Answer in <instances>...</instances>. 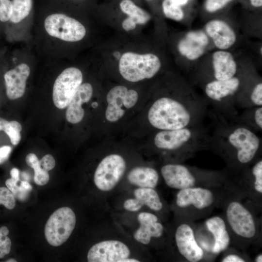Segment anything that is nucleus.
<instances>
[{
	"label": "nucleus",
	"mask_w": 262,
	"mask_h": 262,
	"mask_svg": "<svg viewBox=\"0 0 262 262\" xmlns=\"http://www.w3.org/2000/svg\"><path fill=\"white\" fill-rule=\"evenodd\" d=\"M72 8L35 0L31 45L40 60L69 59L73 48L85 40L88 30Z\"/></svg>",
	"instance_id": "nucleus-1"
},
{
	"label": "nucleus",
	"mask_w": 262,
	"mask_h": 262,
	"mask_svg": "<svg viewBox=\"0 0 262 262\" xmlns=\"http://www.w3.org/2000/svg\"><path fill=\"white\" fill-rule=\"evenodd\" d=\"M209 150L220 156L227 171L234 173L251 165L260 157L262 139L257 132L240 122L236 115L223 114L212 109Z\"/></svg>",
	"instance_id": "nucleus-2"
},
{
	"label": "nucleus",
	"mask_w": 262,
	"mask_h": 262,
	"mask_svg": "<svg viewBox=\"0 0 262 262\" xmlns=\"http://www.w3.org/2000/svg\"><path fill=\"white\" fill-rule=\"evenodd\" d=\"M208 105L186 89L176 97L158 98L150 107L147 119L150 125L159 130H172L202 124L207 115Z\"/></svg>",
	"instance_id": "nucleus-3"
},
{
	"label": "nucleus",
	"mask_w": 262,
	"mask_h": 262,
	"mask_svg": "<svg viewBox=\"0 0 262 262\" xmlns=\"http://www.w3.org/2000/svg\"><path fill=\"white\" fill-rule=\"evenodd\" d=\"M209 129L203 124L172 130H161L153 138V145L164 151L177 154L180 161L192 157L196 152L209 150Z\"/></svg>",
	"instance_id": "nucleus-4"
},
{
	"label": "nucleus",
	"mask_w": 262,
	"mask_h": 262,
	"mask_svg": "<svg viewBox=\"0 0 262 262\" xmlns=\"http://www.w3.org/2000/svg\"><path fill=\"white\" fill-rule=\"evenodd\" d=\"M11 60L2 79L6 98L14 100L25 95L28 80L40 60L31 44L21 43L13 52Z\"/></svg>",
	"instance_id": "nucleus-5"
},
{
	"label": "nucleus",
	"mask_w": 262,
	"mask_h": 262,
	"mask_svg": "<svg viewBox=\"0 0 262 262\" xmlns=\"http://www.w3.org/2000/svg\"><path fill=\"white\" fill-rule=\"evenodd\" d=\"M161 174L169 187L181 190L202 185H216L225 180L224 172L202 170L179 163L163 165Z\"/></svg>",
	"instance_id": "nucleus-6"
},
{
	"label": "nucleus",
	"mask_w": 262,
	"mask_h": 262,
	"mask_svg": "<svg viewBox=\"0 0 262 262\" xmlns=\"http://www.w3.org/2000/svg\"><path fill=\"white\" fill-rule=\"evenodd\" d=\"M228 229L238 240L250 243L256 240L259 229L256 218L248 208L237 199L227 200L224 207Z\"/></svg>",
	"instance_id": "nucleus-7"
},
{
	"label": "nucleus",
	"mask_w": 262,
	"mask_h": 262,
	"mask_svg": "<svg viewBox=\"0 0 262 262\" xmlns=\"http://www.w3.org/2000/svg\"><path fill=\"white\" fill-rule=\"evenodd\" d=\"M241 85L237 76L225 80H212L204 87L207 105L217 112L230 115L238 114L236 98Z\"/></svg>",
	"instance_id": "nucleus-8"
},
{
	"label": "nucleus",
	"mask_w": 262,
	"mask_h": 262,
	"mask_svg": "<svg viewBox=\"0 0 262 262\" xmlns=\"http://www.w3.org/2000/svg\"><path fill=\"white\" fill-rule=\"evenodd\" d=\"M57 61L59 71L52 85V98L57 108L64 109L82 83L83 74L81 68L67 63L66 59Z\"/></svg>",
	"instance_id": "nucleus-9"
},
{
	"label": "nucleus",
	"mask_w": 262,
	"mask_h": 262,
	"mask_svg": "<svg viewBox=\"0 0 262 262\" xmlns=\"http://www.w3.org/2000/svg\"><path fill=\"white\" fill-rule=\"evenodd\" d=\"M161 67L158 57L150 53L126 52L121 57L118 64L119 71L123 78L133 82L152 78Z\"/></svg>",
	"instance_id": "nucleus-10"
},
{
	"label": "nucleus",
	"mask_w": 262,
	"mask_h": 262,
	"mask_svg": "<svg viewBox=\"0 0 262 262\" xmlns=\"http://www.w3.org/2000/svg\"><path fill=\"white\" fill-rule=\"evenodd\" d=\"M12 13L7 24L10 39L31 45L35 0H12Z\"/></svg>",
	"instance_id": "nucleus-11"
},
{
	"label": "nucleus",
	"mask_w": 262,
	"mask_h": 262,
	"mask_svg": "<svg viewBox=\"0 0 262 262\" xmlns=\"http://www.w3.org/2000/svg\"><path fill=\"white\" fill-rule=\"evenodd\" d=\"M207 186H195L179 190L176 204L189 215L206 213L217 202L215 192Z\"/></svg>",
	"instance_id": "nucleus-12"
},
{
	"label": "nucleus",
	"mask_w": 262,
	"mask_h": 262,
	"mask_svg": "<svg viewBox=\"0 0 262 262\" xmlns=\"http://www.w3.org/2000/svg\"><path fill=\"white\" fill-rule=\"evenodd\" d=\"M76 222L73 211L67 207L56 210L48 219L44 229L45 238L51 246L64 244L73 231Z\"/></svg>",
	"instance_id": "nucleus-13"
},
{
	"label": "nucleus",
	"mask_w": 262,
	"mask_h": 262,
	"mask_svg": "<svg viewBox=\"0 0 262 262\" xmlns=\"http://www.w3.org/2000/svg\"><path fill=\"white\" fill-rule=\"evenodd\" d=\"M126 168L124 159L113 154L104 157L98 164L94 175V182L102 191L112 190L123 176Z\"/></svg>",
	"instance_id": "nucleus-14"
},
{
	"label": "nucleus",
	"mask_w": 262,
	"mask_h": 262,
	"mask_svg": "<svg viewBox=\"0 0 262 262\" xmlns=\"http://www.w3.org/2000/svg\"><path fill=\"white\" fill-rule=\"evenodd\" d=\"M138 98L137 92L129 89L123 85H117L108 93L106 100L108 103L105 112L106 119L111 122L119 120L125 114V110L133 107Z\"/></svg>",
	"instance_id": "nucleus-15"
},
{
	"label": "nucleus",
	"mask_w": 262,
	"mask_h": 262,
	"mask_svg": "<svg viewBox=\"0 0 262 262\" xmlns=\"http://www.w3.org/2000/svg\"><path fill=\"white\" fill-rule=\"evenodd\" d=\"M174 237L179 253L187 261L198 262L203 259L204 250L198 243L190 223L185 221L179 224Z\"/></svg>",
	"instance_id": "nucleus-16"
},
{
	"label": "nucleus",
	"mask_w": 262,
	"mask_h": 262,
	"mask_svg": "<svg viewBox=\"0 0 262 262\" xmlns=\"http://www.w3.org/2000/svg\"><path fill=\"white\" fill-rule=\"evenodd\" d=\"M128 246L118 240H105L93 245L87 253L89 262H123L130 255Z\"/></svg>",
	"instance_id": "nucleus-17"
},
{
	"label": "nucleus",
	"mask_w": 262,
	"mask_h": 262,
	"mask_svg": "<svg viewBox=\"0 0 262 262\" xmlns=\"http://www.w3.org/2000/svg\"><path fill=\"white\" fill-rule=\"evenodd\" d=\"M137 220L140 226L133 234V237L137 241L147 245L152 238H158L163 236L164 226L154 214L142 212L138 215Z\"/></svg>",
	"instance_id": "nucleus-18"
},
{
	"label": "nucleus",
	"mask_w": 262,
	"mask_h": 262,
	"mask_svg": "<svg viewBox=\"0 0 262 262\" xmlns=\"http://www.w3.org/2000/svg\"><path fill=\"white\" fill-rule=\"evenodd\" d=\"M209 43V39L202 31H193L187 33L179 42L178 48L180 53L188 59L194 60L204 52Z\"/></svg>",
	"instance_id": "nucleus-19"
},
{
	"label": "nucleus",
	"mask_w": 262,
	"mask_h": 262,
	"mask_svg": "<svg viewBox=\"0 0 262 262\" xmlns=\"http://www.w3.org/2000/svg\"><path fill=\"white\" fill-rule=\"evenodd\" d=\"M93 94L92 85L89 82H82L66 107V117L67 121L77 124L82 120L84 115L82 105L89 101Z\"/></svg>",
	"instance_id": "nucleus-20"
},
{
	"label": "nucleus",
	"mask_w": 262,
	"mask_h": 262,
	"mask_svg": "<svg viewBox=\"0 0 262 262\" xmlns=\"http://www.w3.org/2000/svg\"><path fill=\"white\" fill-rule=\"evenodd\" d=\"M205 225L213 238L211 252L218 254L225 251L230 243V236L224 218L214 216L207 219Z\"/></svg>",
	"instance_id": "nucleus-21"
},
{
	"label": "nucleus",
	"mask_w": 262,
	"mask_h": 262,
	"mask_svg": "<svg viewBox=\"0 0 262 262\" xmlns=\"http://www.w3.org/2000/svg\"><path fill=\"white\" fill-rule=\"evenodd\" d=\"M205 29L215 45L220 49H227L236 41V36L234 32L228 24L222 20H211L206 24Z\"/></svg>",
	"instance_id": "nucleus-22"
},
{
	"label": "nucleus",
	"mask_w": 262,
	"mask_h": 262,
	"mask_svg": "<svg viewBox=\"0 0 262 262\" xmlns=\"http://www.w3.org/2000/svg\"><path fill=\"white\" fill-rule=\"evenodd\" d=\"M213 80H225L235 76L237 66L233 56L229 52L218 50L213 56Z\"/></svg>",
	"instance_id": "nucleus-23"
},
{
	"label": "nucleus",
	"mask_w": 262,
	"mask_h": 262,
	"mask_svg": "<svg viewBox=\"0 0 262 262\" xmlns=\"http://www.w3.org/2000/svg\"><path fill=\"white\" fill-rule=\"evenodd\" d=\"M127 178L130 183L139 187L155 188L159 182V175L152 167L138 166L131 170Z\"/></svg>",
	"instance_id": "nucleus-24"
},
{
	"label": "nucleus",
	"mask_w": 262,
	"mask_h": 262,
	"mask_svg": "<svg viewBox=\"0 0 262 262\" xmlns=\"http://www.w3.org/2000/svg\"><path fill=\"white\" fill-rule=\"evenodd\" d=\"M237 119L254 131L262 132V106L245 108L239 115H236Z\"/></svg>",
	"instance_id": "nucleus-25"
},
{
	"label": "nucleus",
	"mask_w": 262,
	"mask_h": 262,
	"mask_svg": "<svg viewBox=\"0 0 262 262\" xmlns=\"http://www.w3.org/2000/svg\"><path fill=\"white\" fill-rule=\"evenodd\" d=\"M133 194L143 206L153 211H160L163 208L160 197L154 188L139 187L134 190Z\"/></svg>",
	"instance_id": "nucleus-26"
},
{
	"label": "nucleus",
	"mask_w": 262,
	"mask_h": 262,
	"mask_svg": "<svg viewBox=\"0 0 262 262\" xmlns=\"http://www.w3.org/2000/svg\"><path fill=\"white\" fill-rule=\"evenodd\" d=\"M119 7L121 10L133 19L137 24H145L150 19V15L131 0H122Z\"/></svg>",
	"instance_id": "nucleus-27"
},
{
	"label": "nucleus",
	"mask_w": 262,
	"mask_h": 262,
	"mask_svg": "<svg viewBox=\"0 0 262 262\" xmlns=\"http://www.w3.org/2000/svg\"><path fill=\"white\" fill-rule=\"evenodd\" d=\"M21 130L22 126L18 121L8 120L0 116V131H3L8 136L12 145L16 146L19 144Z\"/></svg>",
	"instance_id": "nucleus-28"
},
{
	"label": "nucleus",
	"mask_w": 262,
	"mask_h": 262,
	"mask_svg": "<svg viewBox=\"0 0 262 262\" xmlns=\"http://www.w3.org/2000/svg\"><path fill=\"white\" fill-rule=\"evenodd\" d=\"M25 160L27 164L34 169V180L35 183L40 186L46 184L49 181V176L48 171L41 167L36 155L34 153H29L27 155Z\"/></svg>",
	"instance_id": "nucleus-29"
},
{
	"label": "nucleus",
	"mask_w": 262,
	"mask_h": 262,
	"mask_svg": "<svg viewBox=\"0 0 262 262\" xmlns=\"http://www.w3.org/2000/svg\"><path fill=\"white\" fill-rule=\"evenodd\" d=\"M162 8L164 15L168 18L180 21L184 17V12L181 7L174 3L171 0H164Z\"/></svg>",
	"instance_id": "nucleus-30"
},
{
	"label": "nucleus",
	"mask_w": 262,
	"mask_h": 262,
	"mask_svg": "<svg viewBox=\"0 0 262 262\" xmlns=\"http://www.w3.org/2000/svg\"><path fill=\"white\" fill-rule=\"evenodd\" d=\"M254 174V181L252 187L253 194L261 196L262 194V160L258 158L251 164Z\"/></svg>",
	"instance_id": "nucleus-31"
},
{
	"label": "nucleus",
	"mask_w": 262,
	"mask_h": 262,
	"mask_svg": "<svg viewBox=\"0 0 262 262\" xmlns=\"http://www.w3.org/2000/svg\"><path fill=\"white\" fill-rule=\"evenodd\" d=\"M9 233L7 227L3 226L0 228V259L8 255L11 251L12 242L8 236Z\"/></svg>",
	"instance_id": "nucleus-32"
},
{
	"label": "nucleus",
	"mask_w": 262,
	"mask_h": 262,
	"mask_svg": "<svg viewBox=\"0 0 262 262\" xmlns=\"http://www.w3.org/2000/svg\"><path fill=\"white\" fill-rule=\"evenodd\" d=\"M17 182L11 178L5 181L6 187L11 191L15 198L20 201H24L27 198L29 191L23 187L17 185Z\"/></svg>",
	"instance_id": "nucleus-33"
},
{
	"label": "nucleus",
	"mask_w": 262,
	"mask_h": 262,
	"mask_svg": "<svg viewBox=\"0 0 262 262\" xmlns=\"http://www.w3.org/2000/svg\"><path fill=\"white\" fill-rule=\"evenodd\" d=\"M0 205L8 210L13 209L16 206L15 197L7 187H0Z\"/></svg>",
	"instance_id": "nucleus-34"
},
{
	"label": "nucleus",
	"mask_w": 262,
	"mask_h": 262,
	"mask_svg": "<svg viewBox=\"0 0 262 262\" xmlns=\"http://www.w3.org/2000/svg\"><path fill=\"white\" fill-rule=\"evenodd\" d=\"M13 9L12 0H0V22L7 24Z\"/></svg>",
	"instance_id": "nucleus-35"
},
{
	"label": "nucleus",
	"mask_w": 262,
	"mask_h": 262,
	"mask_svg": "<svg viewBox=\"0 0 262 262\" xmlns=\"http://www.w3.org/2000/svg\"><path fill=\"white\" fill-rule=\"evenodd\" d=\"M232 0H206L204 3V8L208 12H215L224 8Z\"/></svg>",
	"instance_id": "nucleus-36"
},
{
	"label": "nucleus",
	"mask_w": 262,
	"mask_h": 262,
	"mask_svg": "<svg viewBox=\"0 0 262 262\" xmlns=\"http://www.w3.org/2000/svg\"><path fill=\"white\" fill-rule=\"evenodd\" d=\"M125 210L130 212H137L140 210L143 204L136 198H129L125 201L123 204Z\"/></svg>",
	"instance_id": "nucleus-37"
},
{
	"label": "nucleus",
	"mask_w": 262,
	"mask_h": 262,
	"mask_svg": "<svg viewBox=\"0 0 262 262\" xmlns=\"http://www.w3.org/2000/svg\"><path fill=\"white\" fill-rule=\"evenodd\" d=\"M41 167L47 171L52 169L55 165L54 158L50 154H47L39 160Z\"/></svg>",
	"instance_id": "nucleus-38"
},
{
	"label": "nucleus",
	"mask_w": 262,
	"mask_h": 262,
	"mask_svg": "<svg viewBox=\"0 0 262 262\" xmlns=\"http://www.w3.org/2000/svg\"><path fill=\"white\" fill-rule=\"evenodd\" d=\"M12 150V147L7 145L0 146V164L5 163L8 159Z\"/></svg>",
	"instance_id": "nucleus-39"
},
{
	"label": "nucleus",
	"mask_w": 262,
	"mask_h": 262,
	"mask_svg": "<svg viewBox=\"0 0 262 262\" xmlns=\"http://www.w3.org/2000/svg\"><path fill=\"white\" fill-rule=\"evenodd\" d=\"M222 262H245L246 259L234 253H230L225 256L221 260Z\"/></svg>",
	"instance_id": "nucleus-40"
},
{
	"label": "nucleus",
	"mask_w": 262,
	"mask_h": 262,
	"mask_svg": "<svg viewBox=\"0 0 262 262\" xmlns=\"http://www.w3.org/2000/svg\"><path fill=\"white\" fill-rule=\"evenodd\" d=\"M136 25V22L129 17L125 19L122 23V28L126 31H130L134 29Z\"/></svg>",
	"instance_id": "nucleus-41"
},
{
	"label": "nucleus",
	"mask_w": 262,
	"mask_h": 262,
	"mask_svg": "<svg viewBox=\"0 0 262 262\" xmlns=\"http://www.w3.org/2000/svg\"><path fill=\"white\" fill-rule=\"evenodd\" d=\"M48 1L61 5L68 8H72V4L82 0H46Z\"/></svg>",
	"instance_id": "nucleus-42"
},
{
	"label": "nucleus",
	"mask_w": 262,
	"mask_h": 262,
	"mask_svg": "<svg viewBox=\"0 0 262 262\" xmlns=\"http://www.w3.org/2000/svg\"><path fill=\"white\" fill-rule=\"evenodd\" d=\"M10 174L12 179L18 182L19 180V171L16 168H13L10 171Z\"/></svg>",
	"instance_id": "nucleus-43"
},
{
	"label": "nucleus",
	"mask_w": 262,
	"mask_h": 262,
	"mask_svg": "<svg viewBox=\"0 0 262 262\" xmlns=\"http://www.w3.org/2000/svg\"><path fill=\"white\" fill-rule=\"evenodd\" d=\"M251 5L256 8H259L262 6V0H250Z\"/></svg>",
	"instance_id": "nucleus-44"
},
{
	"label": "nucleus",
	"mask_w": 262,
	"mask_h": 262,
	"mask_svg": "<svg viewBox=\"0 0 262 262\" xmlns=\"http://www.w3.org/2000/svg\"><path fill=\"white\" fill-rule=\"evenodd\" d=\"M20 186L23 187L26 190L30 191L32 189V186L29 184V183L26 180H23L21 181Z\"/></svg>",
	"instance_id": "nucleus-45"
},
{
	"label": "nucleus",
	"mask_w": 262,
	"mask_h": 262,
	"mask_svg": "<svg viewBox=\"0 0 262 262\" xmlns=\"http://www.w3.org/2000/svg\"><path fill=\"white\" fill-rule=\"evenodd\" d=\"M171 0L174 3L181 7L186 5L189 1V0Z\"/></svg>",
	"instance_id": "nucleus-46"
},
{
	"label": "nucleus",
	"mask_w": 262,
	"mask_h": 262,
	"mask_svg": "<svg viewBox=\"0 0 262 262\" xmlns=\"http://www.w3.org/2000/svg\"><path fill=\"white\" fill-rule=\"evenodd\" d=\"M255 262H262V254L260 253L258 254L255 259Z\"/></svg>",
	"instance_id": "nucleus-47"
},
{
	"label": "nucleus",
	"mask_w": 262,
	"mask_h": 262,
	"mask_svg": "<svg viewBox=\"0 0 262 262\" xmlns=\"http://www.w3.org/2000/svg\"><path fill=\"white\" fill-rule=\"evenodd\" d=\"M6 262H16V261L15 259L11 258V259H8Z\"/></svg>",
	"instance_id": "nucleus-48"
},
{
	"label": "nucleus",
	"mask_w": 262,
	"mask_h": 262,
	"mask_svg": "<svg viewBox=\"0 0 262 262\" xmlns=\"http://www.w3.org/2000/svg\"><path fill=\"white\" fill-rule=\"evenodd\" d=\"M1 103V98H0V104Z\"/></svg>",
	"instance_id": "nucleus-49"
}]
</instances>
